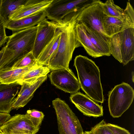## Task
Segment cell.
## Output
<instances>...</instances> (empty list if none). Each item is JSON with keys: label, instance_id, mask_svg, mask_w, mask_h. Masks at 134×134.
Listing matches in <instances>:
<instances>
[{"label": "cell", "instance_id": "cell-16", "mask_svg": "<svg viewBox=\"0 0 134 134\" xmlns=\"http://www.w3.org/2000/svg\"><path fill=\"white\" fill-rule=\"evenodd\" d=\"M47 19L44 10L18 20H6L5 27L13 33L37 26Z\"/></svg>", "mask_w": 134, "mask_h": 134}, {"label": "cell", "instance_id": "cell-24", "mask_svg": "<svg viewBox=\"0 0 134 134\" xmlns=\"http://www.w3.org/2000/svg\"><path fill=\"white\" fill-rule=\"evenodd\" d=\"M102 6L104 14L107 16L121 18L126 16L124 9L115 4L113 0H108L103 2Z\"/></svg>", "mask_w": 134, "mask_h": 134}, {"label": "cell", "instance_id": "cell-6", "mask_svg": "<svg viewBox=\"0 0 134 134\" xmlns=\"http://www.w3.org/2000/svg\"><path fill=\"white\" fill-rule=\"evenodd\" d=\"M52 103L56 114L59 134H84L78 118L64 100L57 98Z\"/></svg>", "mask_w": 134, "mask_h": 134}, {"label": "cell", "instance_id": "cell-12", "mask_svg": "<svg viewBox=\"0 0 134 134\" xmlns=\"http://www.w3.org/2000/svg\"><path fill=\"white\" fill-rule=\"evenodd\" d=\"M37 26V29L32 52L37 59L40 54L54 36L59 25L47 20Z\"/></svg>", "mask_w": 134, "mask_h": 134}, {"label": "cell", "instance_id": "cell-25", "mask_svg": "<svg viewBox=\"0 0 134 134\" xmlns=\"http://www.w3.org/2000/svg\"><path fill=\"white\" fill-rule=\"evenodd\" d=\"M37 64V60L31 52L18 61L8 70L30 67Z\"/></svg>", "mask_w": 134, "mask_h": 134}, {"label": "cell", "instance_id": "cell-19", "mask_svg": "<svg viewBox=\"0 0 134 134\" xmlns=\"http://www.w3.org/2000/svg\"><path fill=\"white\" fill-rule=\"evenodd\" d=\"M75 30L77 40L90 55L94 58L102 56L100 52L91 41L81 23L77 21Z\"/></svg>", "mask_w": 134, "mask_h": 134}, {"label": "cell", "instance_id": "cell-9", "mask_svg": "<svg viewBox=\"0 0 134 134\" xmlns=\"http://www.w3.org/2000/svg\"><path fill=\"white\" fill-rule=\"evenodd\" d=\"M124 10L126 16L124 18L105 15L102 20V26L105 35L110 37L130 27L134 28V10L129 1Z\"/></svg>", "mask_w": 134, "mask_h": 134}, {"label": "cell", "instance_id": "cell-26", "mask_svg": "<svg viewBox=\"0 0 134 134\" xmlns=\"http://www.w3.org/2000/svg\"><path fill=\"white\" fill-rule=\"evenodd\" d=\"M25 114L35 127L40 128L44 116L42 111L35 109L29 110Z\"/></svg>", "mask_w": 134, "mask_h": 134}, {"label": "cell", "instance_id": "cell-15", "mask_svg": "<svg viewBox=\"0 0 134 134\" xmlns=\"http://www.w3.org/2000/svg\"><path fill=\"white\" fill-rule=\"evenodd\" d=\"M20 87L16 82L5 84L0 82V113L10 114Z\"/></svg>", "mask_w": 134, "mask_h": 134}, {"label": "cell", "instance_id": "cell-2", "mask_svg": "<svg viewBox=\"0 0 134 134\" xmlns=\"http://www.w3.org/2000/svg\"><path fill=\"white\" fill-rule=\"evenodd\" d=\"M80 87L91 99L103 103L104 101L100 70L94 62L87 57L77 56L74 60Z\"/></svg>", "mask_w": 134, "mask_h": 134}, {"label": "cell", "instance_id": "cell-7", "mask_svg": "<svg viewBox=\"0 0 134 134\" xmlns=\"http://www.w3.org/2000/svg\"><path fill=\"white\" fill-rule=\"evenodd\" d=\"M108 106L110 115L118 118L130 107L134 98V90L125 82L115 86L109 93Z\"/></svg>", "mask_w": 134, "mask_h": 134}, {"label": "cell", "instance_id": "cell-34", "mask_svg": "<svg viewBox=\"0 0 134 134\" xmlns=\"http://www.w3.org/2000/svg\"><path fill=\"white\" fill-rule=\"evenodd\" d=\"M31 134L28 133H20V134Z\"/></svg>", "mask_w": 134, "mask_h": 134}, {"label": "cell", "instance_id": "cell-31", "mask_svg": "<svg viewBox=\"0 0 134 134\" xmlns=\"http://www.w3.org/2000/svg\"><path fill=\"white\" fill-rule=\"evenodd\" d=\"M5 49V47L4 46L2 48L1 50L0 51V62L1 59Z\"/></svg>", "mask_w": 134, "mask_h": 134}, {"label": "cell", "instance_id": "cell-3", "mask_svg": "<svg viewBox=\"0 0 134 134\" xmlns=\"http://www.w3.org/2000/svg\"><path fill=\"white\" fill-rule=\"evenodd\" d=\"M77 22L76 20L66 24L59 25L61 34L59 45L46 66L50 70L69 68V63L75 49L81 46L76 36L75 27Z\"/></svg>", "mask_w": 134, "mask_h": 134}, {"label": "cell", "instance_id": "cell-33", "mask_svg": "<svg viewBox=\"0 0 134 134\" xmlns=\"http://www.w3.org/2000/svg\"><path fill=\"white\" fill-rule=\"evenodd\" d=\"M2 1V0H0V9H1Z\"/></svg>", "mask_w": 134, "mask_h": 134}, {"label": "cell", "instance_id": "cell-8", "mask_svg": "<svg viewBox=\"0 0 134 134\" xmlns=\"http://www.w3.org/2000/svg\"><path fill=\"white\" fill-rule=\"evenodd\" d=\"M103 3L99 0H93L86 3L81 11L77 20L105 35L102 26L103 19L105 15L102 8Z\"/></svg>", "mask_w": 134, "mask_h": 134}, {"label": "cell", "instance_id": "cell-29", "mask_svg": "<svg viewBox=\"0 0 134 134\" xmlns=\"http://www.w3.org/2000/svg\"><path fill=\"white\" fill-rule=\"evenodd\" d=\"M107 125L114 134H131L128 130L117 125L108 123Z\"/></svg>", "mask_w": 134, "mask_h": 134}, {"label": "cell", "instance_id": "cell-36", "mask_svg": "<svg viewBox=\"0 0 134 134\" xmlns=\"http://www.w3.org/2000/svg\"><path fill=\"white\" fill-rule=\"evenodd\" d=\"M1 132H0V134H1Z\"/></svg>", "mask_w": 134, "mask_h": 134}, {"label": "cell", "instance_id": "cell-35", "mask_svg": "<svg viewBox=\"0 0 134 134\" xmlns=\"http://www.w3.org/2000/svg\"><path fill=\"white\" fill-rule=\"evenodd\" d=\"M1 134H5L1 133Z\"/></svg>", "mask_w": 134, "mask_h": 134}, {"label": "cell", "instance_id": "cell-32", "mask_svg": "<svg viewBox=\"0 0 134 134\" xmlns=\"http://www.w3.org/2000/svg\"><path fill=\"white\" fill-rule=\"evenodd\" d=\"M84 134H92L90 131H85L84 132Z\"/></svg>", "mask_w": 134, "mask_h": 134}, {"label": "cell", "instance_id": "cell-22", "mask_svg": "<svg viewBox=\"0 0 134 134\" xmlns=\"http://www.w3.org/2000/svg\"><path fill=\"white\" fill-rule=\"evenodd\" d=\"M50 70L47 66L39 65L25 73L16 82L20 85H32L38 79L47 75Z\"/></svg>", "mask_w": 134, "mask_h": 134}, {"label": "cell", "instance_id": "cell-10", "mask_svg": "<svg viewBox=\"0 0 134 134\" xmlns=\"http://www.w3.org/2000/svg\"><path fill=\"white\" fill-rule=\"evenodd\" d=\"M49 77L52 85L66 92L74 94L80 88L78 80L69 68L52 70Z\"/></svg>", "mask_w": 134, "mask_h": 134}, {"label": "cell", "instance_id": "cell-5", "mask_svg": "<svg viewBox=\"0 0 134 134\" xmlns=\"http://www.w3.org/2000/svg\"><path fill=\"white\" fill-rule=\"evenodd\" d=\"M111 54L124 66L134 59V28H129L109 37Z\"/></svg>", "mask_w": 134, "mask_h": 134}, {"label": "cell", "instance_id": "cell-1", "mask_svg": "<svg viewBox=\"0 0 134 134\" xmlns=\"http://www.w3.org/2000/svg\"><path fill=\"white\" fill-rule=\"evenodd\" d=\"M37 29L36 26L8 36L0 62V71L11 69L18 61L32 52Z\"/></svg>", "mask_w": 134, "mask_h": 134}, {"label": "cell", "instance_id": "cell-4", "mask_svg": "<svg viewBox=\"0 0 134 134\" xmlns=\"http://www.w3.org/2000/svg\"><path fill=\"white\" fill-rule=\"evenodd\" d=\"M88 0H53L45 9L47 19L62 25L77 20L79 14Z\"/></svg>", "mask_w": 134, "mask_h": 134}, {"label": "cell", "instance_id": "cell-28", "mask_svg": "<svg viewBox=\"0 0 134 134\" xmlns=\"http://www.w3.org/2000/svg\"><path fill=\"white\" fill-rule=\"evenodd\" d=\"M5 21L0 15V48L7 42L8 38L5 32Z\"/></svg>", "mask_w": 134, "mask_h": 134}, {"label": "cell", "instance_id": "cell-21", "mask_svg": "<svg viewBox=\"0 0 134 134\" xmlns=\"http://www.w3.org/2000/svg\"><path fill=\"white\" fill-rule=\"evenodd\" d=\"M0 71V82L5 84L16 82L25 73L39 66Z\"/></svg>", "mask_w": 134, "mask_h": 134}, {"label": "cell", "instance_id": "cell-23", "mask_svg": "<svg viewBox=\"0 0 134 134\" xmlns=\"http://www.w3.org/2000/svg\"><path fill=\"white\" fill-rule=\"evenodd\" d=\"M27 0H2L0 15L6 20L13 13L23 5Z\"/></svg>", "mask_w": 134, "mask_h": 134}, {"label": "cell", "instance_id": "cell-30", "mask_svg": "<svg viewBox=\"0 0 134 134\" xmlns=\"http://www.w3.org/2000/svg\"><path fill=\"white\" fill-rule=\"evenodd\" d=\"M10 117V114L0 113V126L8 120Z\"/></svg>", "mask_w": 134, "mask_h": 134}, {"label": "cell", "instance_id": "cell-18", "mask_svg": "<svg viewBox=\"0 0 134 134\" xmlns=\"http://www.w3.org/2000/svg\"><path fill=\"white\" fill-rule=\"evenodd\" d=\"M82 23L91 41L100 52L102 56L110 55L108 42L109 37Z\"/></svg>", "mask_w": 134, "mask_h": 134}, {"label": "cell", "instance_id": "cell-17", "mask_svg": "<svg viewBox=\"0 0 134 134\" xmlns=\"http://www.w3.org/2000/svg\"><path fill=\"white\" fill-rule=\"evenodd\" d=\"M47 78V75L41 77L31 85L21 84L20 90L15 100L12 110H17L26 105L33 98L36 90Z\"/></svg>", "mask_w": 134, "mask_h": 134}, {"label": "cell", "instance_id": "cell-11", "mask_svg": "<svg viewBox=\"0 0 134 134\" xmlns=\"http://www.w3.org/2000/svg\"><path fill=\"white\" fill-rule=\"evenodd\" d=\"M39 129L33 125L26 114H18L11 116L0 126V132L5 134H35Z\"/></svg>", "mask_w": 134, "mask_h": 134}, {"label": "cell", "instance_id": "cell-20", "mask_svg": "<svg viewBox=\"0 0 134 134\" xmlns=\"http://www.w3.org/2000/svg\"><path fill=\"white\" fill-rule=\"evenodd\" d=\"M59 27L54 37L43 50L37 59L38 65L46 66L50 58L57 51L61 34Z\"/></svg>", "mask_w": 134, "mask_h": 134}, {"label": "cell", "instance_id": "cell-27", "mask_svg": "<svg viewBox=\"0 0 134 134\" xmlns=\"http://www.w3.org/2000/svg\"><path fill=\"white\" fill-rule=\"evenodd\" d=\"M90 132L92 134H114L104 120L92 127Z\"/></svg>", "mask_w": 134, "mask_h": 134}, {"label": "cell", "instance_id": "cell-13", "mask_svg": "<svg viewBox=\"0 0 134 134\" xmlns=\"http://www.w3.org/2000/svg\"><path fill=\"white\" fill-rule=\"evenodd\" d=\"M70 99L76 107L85 116L97 118L103 115V107L80 92L71 94Z\"/></svg>", "mask_w": 134, "mask_h": 134}, {"label": "cell", "instance_id": "cell-14", "mask_svg": "<svg viewBox=\"0 0 134 134\" xmlns=\"http://www.w3.org/2000/svg\"><path fill=\"white\" fill-rule=\"evenodd\" d=\"M53 0H27L23 5L14 11L8 19L17 20L44 11Z\"/></svg>", "mask_w": 134, "mask_h": 134}]
</instances>
